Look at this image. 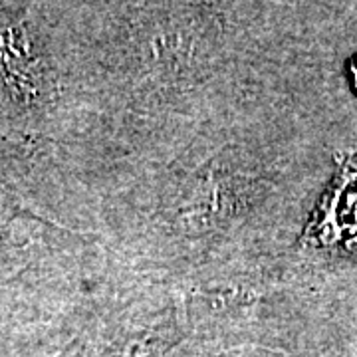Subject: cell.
Listing matches in <instances>:
<instances>
[{"instance_id":"cell-1","label":"cell","mask_w":357,"mask_h":357,"mask_svg":"<svg viewBox=\"0 0 357 357\" xmlns=\"http://www.w3.org/2000/svg\"><path fill=\"white\" fill-rule=\"evenodd\" d=\"M14 211H18V208H14L13 197L0 185V232L8 225V220L14 217Z\"/></svg>"}]
</instances>
